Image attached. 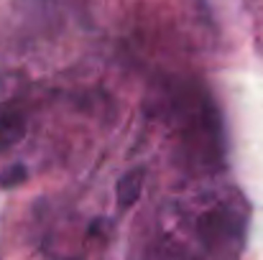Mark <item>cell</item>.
<instances>
[{"label":"cell","mask_w":263,"mask_h":260,"mask_svg":"<svg viewBox=\"0 0 263 260\" xmlns=\"http://www.w3.org/2000/svg\"><path fill=\"white\" fill-rule=\"evenodd\" d=\"M143 184H146V169H143V166H136V169L123 173L120 181H118V186H115L118 209H130V207L141 199Z\"/></svg>","instance_id":"obj_1"},{"label":"cell","mask_w":263,"mask_h":260,"mask_svg":"<svg viewBox=\"0 0 263 260\" xmlns=\"http://www.w3.org/2000/svg\"><path fill=\"white\" fill-rule=\"evenodd\" d=\"M26 133V117L18 110H10L0 117V151L13 148Z\"/></svg>","instance_id":"obj_2"},{"label":"cell","mask_w":263,"mask_h":260,"mask_svg":"<svg viewBox=\"0 0 263 260\" xmlns=\"http://www.w3.org/2000/svg\"><path fill=\"white\" fill-rule=\"evenodd\" d=\"M28 178V169L23 164H10L0 171V189H18Z\"/></svg>","instance_id":"obj_3"},{"label":"cell","mask_w":263,"mask_h":260,"mask_svg":"<svg viewBox=\"0 0 263 260\" xmlns=\"http://www.w3.org/2000/svg\"><path fill=\"white\" fill-rule=\"evenodd\" d=\"M64 260H85L82 255H74V258H64Z\"/></svg>","instance_id":"obj_4"}]
</instances>
